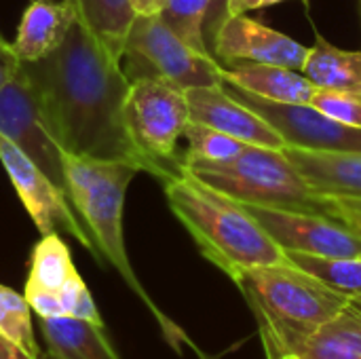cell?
<instances>
[{"mask_svg": "<svg viewBox=\"0 0 361 359\" xmlns=\"http://www.w3.org/2000/svg\"><path fill=\"white\" fill-rule=\"evenodd\" d=\"M74 21L76 13L63 0H30L13 40L17 59L32 63L49 57L63 44Z\"/></svg>", "mask_w": 361, "mask_h": 359, "instance_id": "15", "label": "cell"}, {"mask_svg": "<svg viewBox=\"0 0 361 359\" xmlns=\"http://www.w3.org/2000/svg\"><path fill=\"white\" fill-rule=\"evenodd\" d=\"M239 102L258 112L286 142V148L315 152H361V129L347 125L313 104H281L224 85Z\"/></svg>", "mask_w": 361, "mask_h": 359, "instance_id": "9", "label": "cell"}, {"mask_svg": "<svg viewBox=\"0 0 361 359\" xmlns=\"http://www.w3.org/2000/svg\"><path fill=\"white\" fill-rule=\"evenodd\" d=\"M63 146L82 157L131 161L150 174L125 123L129 78L114 57L80 21L49 57L21 63Z\"/></svg>", "mask_w": 361, "mask_h": 359, "instance_id": "1", "label": "cell"}, {"mask_svg": "<svg viewBox=\"0 0 361 359\" xmlns=\"http://www.w3.org/2000/svg\"><path fill=\"white\" fill-rule=\"evenodd\" d=\"M190 121L218 129L243 144L283 150V138L250 106L239 102L224 85L186 89Z\"/></svg>", "mask_w": 361, "mask_h": 359, "instance_id": "13", "label": "cell"}, {"mask_svg": "<svg viewBox=\"0 0 361 359\" xmlns=\"http://www.w3.org/2000/svg\"><path fill=\"white\" fill-rule=\"evenodd\" d=\"M209 4L212 0H167L159 17L192 49L201 53H209L203 34Z\"/></svg>", "mask_w": 361, "mask_h": 359, "instance_id": "25", "label": "cell"}, {"mask_svg": "<svg viewBox=\"0 0 361 359\" xmlns=\"http://www.w3.org/2000/svg\"><path fill=\"white\" fill-rule=\"evenodd\" d=\"M0 359H30L19 347H15L8 339L0 334Z\"/></svg>", "mask_w": 361, "mask_h": 359, "instance_id": "32", "label": "cell"}, {"mask_svg": "<svg viewBox=\"0 0 361 359\" xmlns=\"http://www.w3.org/2000/svg\"><path fill=\"white\" fill-rule=\"evenodd\" d=\"M302 74L317 87L341 93H361V51L341 49L317 36L307 51Z\"/></svg>", "mask_w": 361, "mask_h": 359, "instance_id": "19", "label": "cell"}, {"mask_svg": "<svg viewBox=\"0 0 361 359\" xmlns=\"http://www.w3.org/2000/svg\"><path fill=\"white\" fill-rule=\"evenodd\" d=\"M345 222H347V224H351V226H353V229H355V231H357V233L361 235V220H360V218H347Z\"/></svg>", "mask_w": 361, "mask_h": 359, "instance_id": "34", "label": "cell"}, {"mask_svg": "<svg viewBox=\"0 0 361 359\" xmlns=\"http://www.w3.org/2000/svg\"><path fill=\"white\" fill-rule=\"evenodd\" d=\"M68 245L57 233L42 235V239L32 250L27 281H25V300L30 309L42 317H57V294L63 286L76 275Z\"/></svg>", "mask_w": 361, "mask_h": 359, "instance_id": "14", "label": "cell"}, {"mask_svg": "<svg viewBox=\"0 0 361 359\" xmlns=\"http://www.w3.org/2000/svg\"><path fill=\"white\" fill-rule=\"evenodd\" d=\"M184 167L207 186L245 205L332 216L328 199L313 193L302 174L288 159L286 148L277 150L247 144L231 161L188 163Z\"/></svg>", "mask_w": 361, "mask_h": 359, "instance_id": "5", "label": "cell"}, {"mask_svg": "<svg viewBox=\"0 0 361 359\" xmlns=\"http://www.w3.org/2000/svg\"><path fill=\"white\" fill-rule=\"evenodd\" d=\"M38 359H66V358H59V355H55V353H51V351H44V353H40V358Z\"/></svg>", "mask_w": 361, "mask_h": 359, "instance_id": "35", "label": "cell"}, {"mask_svg": "<svg viewBox=\"0 0 361 359\" xmlns=\"http://www.w3.org/2000/svg\"><path fill=\"white\" fill-rule=\"evenodd\" d=\"M330 205V214L334 218L347 220V218H360L361 220V199H338V197H326Z\"/></svg>", "mask_w": 361, "mask_h": 359, "instance_id": "29", "label": "cell"}, {"mask_svg": "<svg viewBox=\"0 0 361 359\" xmlns=\"http://www.w3.org/2000/svg\"><path fill=\"white\" fill-rule=\"evenodd\" d=\"M302 359H361V307L347 303L300 347Z\"/></svg>", "mask_w": 361, "mask_h": 359, "instance_id": "20", "label": "cell"}, {"mask_svg": "<svg viewBox=\"0 0 361 359\" xmlns=\"http://www.w3.org/2000/svg\"><path fill=\"white\" fill-rule=\"evenodd\" d=\"M47 351L66 359H121L108 341L104 326L78 317L38 320Z\"/></svg>", "mask_w": 361, "mask_h": 359, "instance_id": "18", "label": "cell"}, {"mask_svg": "<svg viewBox=\"0 0 361 359\" xmlns=\"http://www.w3.org/2000/svg\"><path fill=\"white\" fill-rule=\"evenodd\" d=\"M19 59H17V53L13 49V42H8L2 32H0V89L13 78V74L17 72L19 68Z\"/></svg>", "mask_w": 361, "mask_h": 359, "instance_id": "28", "label": "cell"}, {"mask_svg": "<svg viewBox=\"0 0 361 359\" xmlns=\"http://www.w3.org/2000/svg\"><path fill=\"white\" fill-rule=\"evenodd\" d=\"M0 334L19 347L30 359L40 358L38 343L34 339L32 309L23 294L0 286Z\"/></svg>", "mask_w": 361, "mask_h": 359, "instance_id": "23", "label": "cell"}, {"mask_svg": "<svg viewBox=\"0 0 361 359\" xmlns=\"http://www.w3.org/2000/svg\"><path fill=\"white\" fill-rule=\"evenodd\" d=\"M63 2H66V4H68V0H63Z\"/></svg>", "mask_w": 361, "mask_h": 359, "instance_id": "37", "label": "cell"}, {"mask_svg": "<svg viewBox=\"0 0 361 359\" xmlns=\"http://www.w3.org/2000/svg\"><path fill=\"white\" fill-rule=\"evenodd\" d=\"M142 169L131 161L116 159H93L68 152L66 154V182L68 199L82 220L87 233L91 235L99 262L112 264L125 284L135 292V296L146 305V309L157 320L165 341L180 351V343L186 341L184 332L154 305L144 286L140 284L125 248L123 235V207L125 195L131 180Z\"/></svg>", "mask_w": 361, "mask_h": 359, "instance_id": "3", "label": "cell"}, {"mask_svg": "<svg viewBox=\"0 0 361 359\" xmlns=\"http://www.w3.org/2000/svg\"><path fill=\"white\" fill-rule=\"evenodd\" d=\"M262 347H264L267 359H302L300 355H298V353L283 351V349H279L277 345H273V343H267V341H262Z\"/></svg>", "mask_w": 361, "mask_h": 359, "instance_id": "33", "label": "cell"}, {"mask_svg": "<svg viewBox=\"0 0 361 359\" xmlns=\"http://www.w3.org/2000/svg\"><path fill=\"white\" fill-rule=\"evenodd\" d=\"M311 104L322 112L361 129V93H341L330 89H317Z\"/></svg>", "mask_w": 361, "mask_h": 359, "instance_id": "26", "label": "cell"}, {"mask_svg": "<svg viewBox=\"0 0 361 359\" xmlns=\"http://www.w3.org/2000/svg\"><path fill=\"white\" fill-rule=\"evenodd\" d=\"M245 207L283 252L313 256H361V235L341 218L281 207Z\"/></svg>", "mask_w": 361, "mask_h": 359, "instance_id": "11", "label": "cell"}, {"mask_svg": "<svg viewBox=\"0 0 361 359\" xmlns=\"http://www.w3.org/2000/svg\"><path fill=\"white\" fill-rule=\"evenodd\" d=\"M184 138L188 142V150L182 157L184 165L188 163H222L235 159L247 144L212 129L201 123H188L184 129Z\"/></svg>", "mask_w": 361, "mask_h": 359, "instance_id": "24", "label": "cell"}, {"mask_svg": "<svg viewBox=\"0 0 361 359\" xmlns=\"http://www.w3.org/2000/svg\"><path fill=\"white\" fill-rule=\"evenodd\" d=\"M355 303H357V305H360V307H361V298H360V300H355Z\"/></svg>", "mask_w": 361, "mask_h": 359, "instance_id": "36", "label": "cell"}, {"mask_svg": "<svg viewBox=\"0 0 361 359\" xmlns=\"http://www.w3.org/2000/svg\"><path fill=\"white\" fill-rule=\"evenodd\" d=\"M307 47L290 38L288 34L264 25L247 17L245 13L228 17L212 44V55L222 63L235 61H258L302 70L307 59Z\"/></svg>", "mask_w": 361, "mask_h": 359, "instance_id": "12", "label": "cell"}, {"mask_svg": "<svg viewBox=\"0 0 361 359\" xmlns=\"http://www.w3.org/2000/svg\"><path fill=\"white\" fill-rule=\"evenodd\" d=\"M121 61L129 80L163 78L182 89L224 85L222 63L184 42L159 15H135Z\"/></svg>", "mask_w": 361, "mask_h": 359, "instance_id": "7", "label": "cell"}, {"mask_svg": "<svg viewBox=\"0 0 361 359\" xmlns=\"http://www.w3.org/2000/svg\"><path fill=\"white\" fill-rule=\"evenodd\" d=\"M125 123L152 176L165 184L182 171L184 161L176 152L178 140L190 123L186 89L163 78L131 80L125 99Z\"/></svg>", "mask_w": 361, "mask_h": 359, "instance_id": "6", "label": "cell"}, {"mask_svg": "<svg viewBox=\"0 0 361 359\" xmlns=\"http://www.w3.org/2000/svg\"><path fill=\"white\" fill-rule=\"evenodd\" d=\"M226 4H228V0H212V4H209V13H207L205 28H203L209 53H212V44L216 40V34H218L220 25L226 21Z\"/></svg>", "mask_w": 361, "mask_h": 359, "instance_id": "27", "label": "cell"}, {"mask_svg": "<svg viewBox=\"0 0 361 359\" xmlns=\"http://www.w3.org/2000/svg\"><path fill=\"white\" fill-rule=\"evenodd\" d=\"M233 281L258 322L260 341L292 353L349 303L288 260L247 269Z\"/></svg>", "mask_w": 361, "mask_h": 359, "instance_id": "4", "label": "cell"}, {"mask_svg": "<svg viewBox=\"0 0 361 359\" xmlns=\"http://www.w3.org/2000/svg\"><path fill=\"white\" fill-rule=\"evenodd\" d=\"M286 154L319 197L361 199V152L286 148Z\"/></svg>", "mask_w": 361, "mask_h": 359, "instance_id": "17", "label": "cell"}, {"mask_svg": "<svg viewBox=\"0 0 361 359\" xmlns=\"http://www.w3.org/2000/svg\"><path fill=\"white\" fill-rule=\"evenodd\" d=\"M80 21L114 57L123 59L125 40L135 19L131 0H68Z\"/></svg>", "mask_w": 361, "mask_h": 359, "instance_id": "21", "label": "cell"}, {"mask_svg": "<svg viewBox=\"0 0 361 359\" xmlns=\"http://www.w3.org/2000/svg\"><path fill=\"white\" fill-rule=\"evenodd\" d=\"M224 85L239 87L252 95L281 104H311L317 87L298 70L258 61H235L222 66Z\"/></svg>", "mask_w": 361, "mask_h": 359, "instance_id": "16", "label": "cell"}, {"mask_svg": "<svg viewBox=\"0 0 361 359\" xmlns=\"http://www.w3.org/2000/svg\"><path fill=\"white\" fill-rule=\"evenodd\" d=\"M167 0H131L135 15H159Z\"/></svg>", "mask_w": 361, "mask_h": 359, "instance_id": "31", "label": "cell"}, {"mask_svg": "<svg viewBox=\"0 0 361 359\" xmlns=\"http://www.w3.org/2000/svg\"><path fill=\"white\" fill-rule=\"evenodd\" d=\"M279 2H288V0H228L226 4V19L233 17V15H241V13H247V11H254V8H267V6H273V4H279ZM300 2H309V0H300Z\"/></svg>", "mask_w": 361, "mask_h": 359, "instance_id": "30", "label": "cell"}, {"mask_svg": "<svg viewBox=\"0 0 361 359\" xmlns=\"http://www.w3.org/2000/svg\"><path fill=\"white\" fill-rule=\"evenodd\" d=\"M0 133L34 165H38L68 197L66 154L70 150L63 146L34 83L21 63L13 78L0 89Z\"/></svg>", "mask_w": 361, "mask_h": 359, "instance_id": "8", "label": "cell"}, {"mask_svg": "<svg viewBox=\"0 0 361 359\" xmlns=\"http://www.w3.org/2000/svg\"><path fill=\"white\" fill-rule=\"evenodd\" d=\"M286 258L334 294L351 303L361 298V256H313L286 252Z\"/></svg>", "mask_w": 361, "mask_h": 359, "instance_id": "22", "label": "cell"}, {"mask_svg": "<svg viewBox=\"0 0 361 359\" xmlns=\"http://www.w3.org/2000/svg\"><path fill=\"white\" fill-rule=\"evenodd\" d=\"M165 197L203 258L231 279L247 269L288 260L243 203L207 186L186 167L165 182Z\"/></svg>", "mask_w": 361, "mask_h": 359, "instance_id": "2", "label": "cell"}, {"mask_svg": "<svg viewBox=\"0 0 361 359\" xmlns=\"http://www.w3.org/2000/svg\"><path fill=\"white\" fill-rule=\"evenodd\" d=\"M0 163L6 176L11 178V184L17 197L21 199L25 212L30 214L32 222L40 231V235L63 231L99 260L95 243L87 233L82 220L78 218L76 209L72 207L70 199L47 178V174L38 165H34L2 133H0Z\"/></svg>", "mask_w": 361, "mask_h": 359, "instance_id": "10", "label": "cell"}]
</instances>
